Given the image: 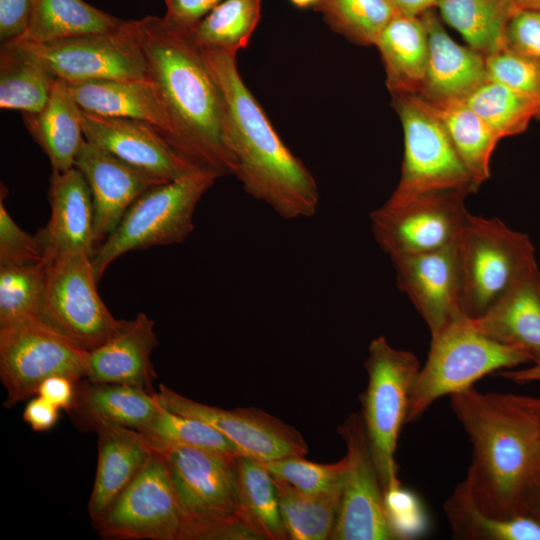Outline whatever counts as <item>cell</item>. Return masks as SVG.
Instances as JSON below:
<instances>
[{
	"label": "cell",
	"mask_w": 540,
	"mask_h": 540,
	"mask_svg": "<svg viewBox=\"0 0 540 540\" xmlns=\"http://www.w3.org/2000/svg\"><path fill=\"white\" fill-rule=\"evenodd\" d=\"M437 7L444 22L484 57L504 48L508 22L519 9L512 0H439Z\"/></svg>",
	"instance_id": "obj_31"
},
{
	"label": "cell",
	"mask_w": 540,
	"mask_h": 540,
	"mask_svg": "<svg viewBox=\"0 0 540 540\" xmlns=\"http://www.w3.org/2000/svg\"><path fill=\"white\" fill-rule=\"evenodd\" d=\"M54 77L12 43L1 44L0 108L23 114L39 112L46 104Z\"/></svg>",
	"instance_id": "obj_35"
},
{
	"label": "cell",
	"mask_w": 540,
	"mask_h": 540,
	"mask_svg": "<svg viewBox=\"0 0 540 540\" xmlns=\"http://www.w3.org/2000/svg\"><path fill=\"white\" fill-rule=\"evenodd\" d=\"M3 190L0 198V265H32L44 262V252L39 238L22 228L10 216L4 204Z\"/></svg>",
	"instance_id": "obj_43"
},
{
	"label": "cell",
	"mask_w": 540,
	"mask_h": 540,
	"mask_svg": "<svg viewBox=\"0 0 540 540\" xmlns=\"http://www.w3.org/2000/svg\"><path fill=\"white\" fill-rule=\"evenodd\" d=\"M80 118L86 141L162 181L176 180L202 169L183 156L154 125L99 116L82 109Z\"/></svg>",
	"instance_id": "obj_17"
},
{
	"label": "cell",
	"mask_w": 540,
	"mask_h": 540,
	"mask_svg": "<svg viewBox=\"0 0 540 540\" xmlns=\"http://www.w3.org/2000/svg\"><path fill=\"white\" fill-rule=\"evenodd\" d=\"M261 19V0H223L193 29L196 43L232 53L244 49Z\"/></svg>",
	"instance_id": "obj_37"
},
{
	"label": "cell",
	"mask_w": 540,
	"mask_h": 540,
	"mask_svg": "<svg viewBox=\"0 0 540 540\" xmlns=\"http://www.w3.org/2000/svg\"><path fill=\"white\" fill-rule=\"evenodd\" d=\"M489 338L526 352L540 361V272L538 265L525 274L486 313L470 319Z\"/></svg>",
	"instance_id": "obj_25"
},
{
	"label": "cell",
	"mask_w": 540,
	"mask_h": 540,
	"mask_svg": "<svg viewBox=\"0 0 540 540\" xmlns=\"http://www.w3.org/2000/svg\"><path fill=\"white\" fill-rule=\"evenodd\" d=\"M398 13L420 16L434 6L439 0H390Z\"/></svg>",
	"instance_id": "obj_51"
},
{
	"label": "cell",
	"mask_w": 540,
	"mask_h": 540,
	"mask_svg": "<svg viewBox=\"0 0 540 540\" xmlns=\"http://www.w3.org/2000/svg\"><path fill=\"white\" fill-rule=\"evenodd\" d=\"M126 22L83 0H36L29 28L13 42L44 43L111 32L122 28Z\"/></svg>",
	"instance_id": "obj_30"
},
{
	"label": "cell",
	"mask_w": 540,
	"mask_h": 540,
	"mask_svg": "<svg viewBox=\"0 0 540 540\" xmlns=\"http://www.w3.org/2000/svg\"><path fill=\"white\" fill-rule=\"evenodd\" d=\"M453 538L460 540H540V521L527 513L497 518L476 503L469 482L457 483L444 503Z\"/></svg>",
	"instance_id": "obj_29"
},
{
	"label": "cell",
	"mask_w": 540,
	"mask_h": 540,
	"mask_svg": "<svg viewBox=\"0 0 540 540\" xmlns=\"http://www.w3.org/2000/svg\"><path fill=\"white\" fill-rule=\"evenodd\" d=\"M537 479H539V480H540V474H539V476H538V478H537Z\"/></svg>",
	"instance_id": "obj_55"
},
{
	"label": "cell",
	"mask_w": 540,
	"mask_h": 540,
	"mask_svg": "<svg viewBox=\"0 0 540 540\" xmlns=\"http://www.w3.org/2000/svg\"><path fill=\"white\" fill-rule=\"evenodd\" d=\"M200 48L225 103L234 176L244 191L284 219L314 216L320 202L316 180L281 140L245 85L237 54Z\"/></svg>",
	"instance_id": "obj_3"
},
{
	"label": "cell",
	"mask_w": 540,
	"mask_h": 540,
	"mask_svg": "<svg viewBox=\"0 0 540 540\" xmlns=\"http://www.w3.org/2000/svg\"><path fill=\"white\" fill-rule=\"evenodd\" d=\"M488 79L540 99V62L507 48L485 57Z\"/></svg>",
	"instance_id": "obj_42"
},
{
	"label": "cell",
	"mask_w": 540,
	"mask_h": 540,
	"mask_svg": "<svg viewBox=\"0 0 540 540\" xmlns=\"http://www.w3.org/2000/svg\"><path fill=\"white\" fill-rule=\"evenodd\" d=\"M135 23L149 77L173 122L177 149L199 168L235 175L225 103L192 29L156 16Z\"/></svg>",
	"instance_id": "obj_1"
},
{
	"label": "cell",
	"mask_w": 540,
	"mask_h": 540,
	"mask_svg": "<svg viewBox=\"0 0 540 540\" xmlns=\"http://www.w3.org/2000/svg\"><path fill=\"white\" fill-rule=\"evenodd\" d=\"M378 48L393 95L420 94L428 68L429 41L421 16L398 13L380 34Z\"/></svg>",
	"instance_id": "obj_26"
},
{
	"label": "cell",
	"mask_w": 540,
	"mask_h": 540,
	"mask_svg": "<svg viewBox=\"0 0 540 540\" xmlns=\"http://www.w3.org/2000/svg\"><path fill=\"white\" fill-rule=\"evenodd\" d=\"M520 513H527L540 521V480L532 481L524 490L519 507Z\"/></svg>",
	"instance_id": "obj_50"
},
{
	"label": "cell",
	"mask_w": 540,
	"mask_h": 540,
	"mask_svg": "<svg viewBox=\"0 0 540 540\" xmlns=\"http://www.w3.org/2000/svg\"><path fill=\"white\" fill-rule=\"evenodd\" d=\"M66 83L83 111L149 123L162 130L176 147L173 122L158 87L151 79Z\"/></svg>",
	"instance_id": "obj_24"
},
{
	"label": "cell",
	"mask_w": 540,
	"mask_h": 540,
	"mask_svg": "<svg viewBox=\"0 0 540 540\" xmlns=\"http://www.w3.org/2000/svg\"><path fill=\"white\" fill-rule=\"evenodd\" d=\"M74 167L82 173L90 189L96 248L143 193L165 182L85 139L75 156Z\"/></svg>",
	"instance_id": "obj_19"
},
{
	"label": "cell",
	"mask_w": 540,
	"mask_h": 540,
	"mask_svg": "<svg viewBox=\"0 0 540 540\" xmlns=\"http://www.w3.org/2000/svg\"><path fill=\"white\" fill-rule=\"evenodd\" d=\"M450 400L472 446L465 478L477 505L502 519L520 513L524 490L540 474V397L471 387Z\"/></svg>",
	"instance_id": "obj_2"
},
{
	"label": "cell",
	"mask_w": 540,
	"mask_h": 540,
	"mask_svg": "<svg viewBox=\"0 0 540 540\" xmlns=\"http://www.w3.org/2000/svg\"><path fill=\"white\" fill-rule=\"evenodd\" d=\"M401 120L404 158L401 177L392 194L478 190L480 184L467 169L431 105L418 94L393 95Z\"/></svg>",
	"instance_id": "obj_10"
},
{
	"label": "cell",
	"mask_w": 540,
	"mask_h": 540,
	"mask_svg": "<svg viewBox=\"0 0 540 540\" xmlns=\"http://www.w3.org/2000/svg\"><path fill=\"white\" fill-rule=\"evenodd\" d=\"M274 481L288 538L329 539L338 515L342 486L330 491L308 493L281 480L274 478Z\"/></svg>",
	"instance_id": "obj_34"
},
{
	"label": "cell",
	"mask_w": 540,
	"mask_h": 540,
	"mask_svg": "<svg viewBox=\"0 0 540 540\" xmlns=\"http://www.w3.org/2000/svg\"><path fill=\"white\" fill-rule=\"evenodd\" d=\"M81 108L73 99L67 83L54 78L45 106L36 113L23 114L25 125L47 155L52 172L74 167L75 156L84 141Z\"/></svg>",
	"instance_id": "obj_27"
},
{
	"label": "cell",
	"mask_w": 540,
	"mask_h": 540,
	"mask_svg": "<svg viewBox=\"0 0 540 540\" xmlns=\"http://www.w3.org/2000/svg\"><path fill=\"white\" fill-rule=\"evenodd\" d=\"M54 78L68 83L89 80H148L146 59L135 20L115 31L44 43L10 42Z\"/></svg>",
	"instance_id": "obj_12"
},
{
	"label": "cell",
	"mask_w": 540,
	"mask_h": 540,
	"mask_svg": "<svg viewBox=\"0 0 540 540\" xmlns=\"http://www.w3.org/2000/svg\"><path fill=\"white\" fill-rule=\"evenodd\" d=\"M291 3L298 8L313 7L317 4L318 0H290Z\"/></svg>",
	"instance_id": "obj_54"
},
{
	"label": "cell",
	"mask_w": 540,
	"mask_h": 540,
	"mask_svg": "<svg viewBox=\"0 0 540 540\" xmlns=\"http://www.w3.org/2000/svg\"><path fill=\"white\" fill-rule=\"evenodd\" d=\"M314 9L330 28L360 45L376 44L398 14L390 0H318Z\"/></svg>",
	"instance_id": "obj_38"
},
{
	"label": "cell",
	"mask_w": 540,
	"mask_h": 540,
	"mask_svg": "<svg viewBox=\"0 0 540 540\" xmlns=\"http://www.w3.org/2000/svg\"><path fill=\"white\" fill-rule=\"evenodd\" d=\"M461 191L392 194L370 214L379 247L391 259L456 245L469 212Z\"/></svg>",
	"instance_id": "obj_11"
},
{
	"label": "cell",
	"mask_w": 540,
	"mask_h": 540,
	"mask_svg": "<svg viewBox=\"0 0 540 540\" xmlns=\"http://www.w3.org/2000/svg\"><path fill=\"white\" fill-rule=\"evenodd\" d=\"M44 264L37 319L88 352L107 341L121 320L111 314L97 291L91 255L69 251Z\"/></svg>",
	"instance_id": "obj_9"
},
{
	"label": "cell",
	"mask_w": 540,
	"mask_h": 540,
	"mask_svg": "<svg viewBox=\"0 0 540 540\" xmlns=\"http://www.w3.org/2000/svg\"><path fill=\"white\" fill-rule=\"evenodd\" d=\"M154 396L164 408L211 425L238 449L241 456L271 461L288 456H306L302 434L279 418L258 408L231 410L210 406L185 397L161 384Z\"/></svg>",
	"instance_id": "obj_16"
},
{
	"label": "cell",
	"mask_w": 540,
	"mask_h": 540,
	"mask_svg": "<svg viewBox=\"0 0 540 540\" xmlns=\"http://www.w3.org/2000/svg\"><path fill=\"white\" fill-rule=\"evenodd\" d=\"M137 431L152 443L200 448L233 457L241 456L236 446L211 425L196 418L179 415L161 405L151 421Z\"/></svg>",
	"instance_id": "obj_39"
},
{
	"label": "cell",
	"mask_w": 540,
	"mask_h": 540,
	"mask_svg": "<svg viewBox=\"0 0 540 540\" xmlns=\"http://www.w3.org/2000/svg\"><path fill=\"white\" fill-rule=\"evenodd\" d=\"M219 177L200 169L143 193L95 249L91 262L97 281L114 260L129 251L182 243L194 229L198 202Z\"/></svg>",
	"instance_id": "obj_5"
},
{
	"label": "cell",
	"mask_w": 540,
	"mask_h": 540,
	"mask_svg": "<svg viewBox=\"0 0 540 540\" xmlns=\"http://www.w3.org/2000/svg\"><path fill=\"white\" fill-rule=\"evenodd\" d=\"M58 418L59 409L39 395L32 398L23 411V420L38 432L51 429Z\"/></svg>",
	"instance_id": "obj_49"
},
{
	"label": "cell",
	"mask_w": 540,
	"mask_h": 540,
	"mask_svg": "<svg viewBox=\"0 0 540 540\" xmlns=\"http://www.w3.org/2000/svg\"><path fill=\"white\" fill-rule=\"evenodd\" d=\"M36 0H0V41L19 39L29 28Z\"/></svg>",
	"instance_id": "obj_46"
},
{
	"label": "cell",
	"mask_w": 540,
	"mask_h": 540,
	"mask_svg": "<svg viewBox=\"0 0 540 540\" xmlns=\"http://www.w3.org/2000/svg\"><path fill=\"white\" fill-rule=\"evenodd\" d=\"M346 445L347 469L331 540H399L370 452L360 413L349 414L337 428Z\"/></svg>",
	"instance_id": "obj_15"
},
{
	"label": "cell",
	"mask_w": 540,
	"mask_h": 540,
	"mask_svg": "<svg viewBox=\"0 0 540 540\" xmlns=\"http://www.w3.org/2000/svg\"><path fill=\"white\" fill-rule=\"evenodd\" d=\"M159 407L154 393L144 388L87 381L77 387L73 410L90 428L97 422H109L139 430L151 421Z\"/></svg>",
	"instance_id": "obj_28"
},
{
	"label": "cell",
	"mask_w": 540,
	"mask_h": 540,
	"mask_svg": "<svg viewBox=\"0 0 540 540\" xmlns=\"http://www.w3.org/2000/svg\"><path fill=\"white\" fill-rule=\"evenodd\" d=\"M149 443L163 458L176 493L182 516L179 540L259 539L241 508L238 457Z\"/></svg>",
	"instance_id": "obj_4"
},
{
	"label": "cell",
	"mask_w": 540,
	"mask_h": 540,
	"mask_svg": "<svg viewBox=\"0 0 540 540\" xmlns=\"http://www.w3.org/2000/svg\"><path fill=\"white\" fill-rule=\"evenodd\" d=\"M505 48L540 62V10L518 9L505 32Z\"/></svg>",
	"instance_id": "obj_44"
},
{
	"label": "cell",
	"mask_w": 540,
	"mask_h": 540,
	"mask_svg": "<svg viewBox=\"0 0 540 540\" xmlns=\"http://www.w3.org/2000/svg\"><path fill=\"white\" fill-rule=\"evenodd\" d=\"M457 250L461 305L469 319L486 313L537 265L529 236L497 218L469 213Z\"/></svg>",
	"instance_id": "obj_8"
},
{
	"label": "cell",
	"mask_w": 540,
	"mask_h": 540,
	"mask_svg": "<svg viewBox=\"0 0 540 540\" xmlns=\"http://www.w3.org/2000/svg\"><path fill=\"white\" fill-rule=\"evenodd\" d=\"M91 429L98 436V461L88 509L96 524L136 477L153 449L148 439L133 428L97 422Z\"/></svg>",
	"instance_id": "obj_23"
},
{
	"label": "cell",
	"mask_w": 540,
	"mask_h": 540,
	"mask_svg": "<svg viewBox=\"0 0 540 540\" xmlns=\"http://www.w3.org/2000/svg\"><path fill=\"white\" fill-rule=\"evenodd\" d=\"M237 481L244 518L259 539L287 540L275 481L264 461L239 456Z\"/></svg>",
	"instance_id": "obj_33"
},
{
	"label": "cell",
	"mask_w": 540,
	"mask_h": 540,
	"mask_svg": "<svg viewBox=\"0 0 540 540\" xmlns=\"http://www.w3.org/2000/svg\"><path fill=\"white\" fill-rule=\"evenodd\" d=\"M88 351L37 318L0 327V378L7 391L6 407L32 395L48 377H86Z\"/></svg>",
	"instance_id": "obj_13"
},
{
	"label": "cell",
	"mask_w": 540,
	"mask_h": 540,
	"mask_svg": "<svg viewBox=\"0 0 540 540\" xmlns=\"http://www.w3.org/2000/svg\"><path fill=\"white\" fill-rule=\"evenodd\" d=\"M531 362L526 352L489 338L463 317L431 336L427 360L412 389L407 423L418 420L442 396L469 389L495 370Z\"/></svg>",
	"instance_id": "obj_7"
},
{
	"label": "cell",
	"mask_w": 540,
	"mask_h": 540,
	"mask_svg": "<svg viewBox=\"0 0 540 540\" xmlns=\"http://www.w3.org/2000/svg\"><path fill=\"white\" fill-rule=\"evenodd\" d=\"M49 201L50 219L37 233L44 262L69 251H84L93 255L94 210L89 186L75 167L64 172H52Z\"/></svg>",
	"instance_id": "obj_20"
},
{
	"label": "cell",
	"mask_w": 540,
	"mask_h": 540,
	"mask_svg": "<svg viewBox=\"0 0 540 540\" xmlns=\"http://www.w3.org/2000/svg\"><path fill=\"white\" fill-rule=\"evenodd\" d=\"M264 463L275 479L308 493L341 487L347 469L346 456L329 464L312 462L305 459V456H288Z\"/></svg>",
	"instance_id": "obj_41"
},
{
	"label": "cell",
	"mask_w": 540,
	"mask_h": 540,
	"mask_svg": "<svg viewBox=\"0 0 540 540\" xmlns=\"http://www.w3.org/2000/svg\"><path fill=\"white\" fill-rule=\"evenodd\" d=\"M427 102L444 124L461 160L481 185L490 177L491 156L500 139L464 100Z\"/></svg>",
	"instance_id": "obj_32"
},
{
	"label": "cell",
	"mask_w": 540,
	"mask_h": 540,
	"mask_svg": "<svg viewBox=\"0 0 540 540\" xmlns=\"http://www.w3.org/2000/svg\"><path fill=\"white\" fill-rule=\"evenodd\" d=\"M157 346L154 321L144 313L121 320L119 329L88 352L86 379L93 383H119L152 392L157 377L151 355Z\"/></svg>",
	"instance_id": "obj_21"
},
{
	"label": "cell",
	"mask_w": 540,
	"mask_h": 540,
	"mask_svg": "<svg viewBox=\"0 0 540 540\" xmlns=\"http://www.w3.org/2000/svg\"><path fill=\"white\" fill-rule=\"evenodd\" d=\"M501 140L540 119V99L488 79L464 100Z\"/></svg>",
	"instance_id": "obj_36"
},
{
	"label": "cell",
	"mask_w": 540,
	"mask_h": 540,
	"mask_svg": "<svg viewBox=\"0 0 540 540\" xmlns=\"http://www.w3.org/2000/svg\"><path fill=\"white\" fill-rule=\"evenodd\" d=\"M223 0H165L164 19L180 28L193 29Z\"/></svg>",
	"instance_id": "obj_47"
},
{
	"label": "cell",
	"mask_w": 540,
	"mask_h": 540,
	"mask_svg": "<svg viewBox=\"0 0 540 540\" xmlns=\"http://www.w3.org/2000/svg\"><path fill=\"white\" fill-rule=\"evenodd\" d=\"M391 260L398 288L409 297L431 336L466 317L461 305L457 244Z\"/></svg>",
	"instance_id": "obj_18"
},
{
	"label": "cell",
	"mask_w": 540,
	"mask_h": 540,
	"mask_svg": "<svg viewBox=\"0 0 540 540\" xmlns=\"http://www.w3.org/2000/svg\"><path fill=\"white\" fill-rule=\"evenodd\" d=\"M76 383L65 376H51L39 385L36 395L45 398L58 409L71 411L76 404Z\"/></svg>",
	"instance_id": "obj_48"
},
{
	"label": "cell",
	"mask_w": 540,
	"mask_h": 540,
	"mask_svg": "<svg viewBox=\"0 0 540 540\" xmlns=\"http://www.w3.org/2000/svg\"><path fill=\"white\" fill-rule=\"evenodd\" d=\"M45 264L0 265V327L37 318Z\"/></svg>",
	"instance_id": "obj_40"
},
{
	"label": "cell",
	"mask_w": 540,
	"mask_h": 540,
	"mask_svg": "<svg viewBox=\"0 0 540 540\" xmlns=\"http://www.w3.org/2000/svg\"><path fill=\"white\" fill-rule=\"evenodd\" d=\"M384 497L389 521L399 540L411 537L407 519L415 535L416 531L421 529V526L415 523L413 519L422 522V513L415 497L402 490L401 486L389 491Z\"/></svg>",
	"instance_id": "obj_45"
},
{
	"label": "cell",
	"mask_w": 540,
	"mask_h": 540,
	"mask_svg": "<svg viewBox=\"0 0 540 540\" xmlns=\"http://www.w3.org/2000/svg\"><path fill=\"white\" fill-rule=\"evenodd\" d=\"M364 366L368 381L359 396L360 415L385 496L401 486L394 455L421 367L412 352L394 348L384 336L371 341Z\"/></svg>",
	"instance_id": "obj_6"
},
{
	"label": "cell",
	"mask_w": 540,
	"mask_h": 540,
	"mask_svg": "<svg viewBox=\"0 0 540 540\" xmlns=\"http://www.w3.org/2000/svg\"><path fill=\"white\" fill-rule=\"evenodd\" d=\"M181 525V511L167 466L154 450L94 524L103 538L124 540H179Z\"/></svg>",
	"instance_id": "obj_14"
},
{
	"label": "cell",
	"mask_w": 540,
	"mask_h": 540,
	"mask_svg": "<svg viewBox=\"0 0 540 540\" xmlns=\"http://www.w3.org/2000/svg\"><path fill=\"white\" fill-rule=\"evenodd\" d=\"M501 376L519 384L540 381V361L528 368L508 369L502 372Z\"/></svg>",
	"instance_id": "obj_52"
},
{
	"label": "cell",
	"mask_w": 540,
	"mask_h": 540,
	"mask_svg": "<svg viewBox=\"0 0 540 540\" xmlns=\"http://www.w3.org/2000/svg\"><path fill=\"white\" fill-rule=\"evenodd\" d=\"M420 16L427 29L429 61L419 95L429 102L465 100L488 80L485 57L455 42L432 9Z\"/></svg>",
	"instance_id": "obj_22"
},
{
	"label": "cell",
	"mask_w": 540,
	"mask_h": 540,
	"mask_svg": "<svg viewBox=\"0 0 540 540\" xmlns=\"http://www.w3.org/2000/svg\"><path fill=\"white\" fill-rule=\"evenodd\" d=\"M519 9L540 10V0H512Z\"/></svg>",
	"instance_id": "obj_53"
}]
</instances>
